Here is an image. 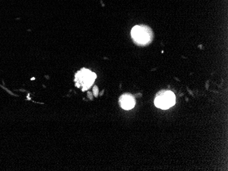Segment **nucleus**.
<instances>
[{
    "label": "nucleus",
    "instance_id": "1",
    "mask_svg": "<svg viewBox=\"0 0 228 171\" xmlns=\"http://www.w3.org/2000/svg\"><path fill=\"white\" fill-rule=\"evenodd\" d=\"M131 36L138 44H146L150 42L152 32L148 27L144 25L135 26L131 30Z\"/></svg>",
    "mask_w": 228,
    "mask_h": 171
},
{
    "label": "nucleus",
    "instance_id": "2",
    "mask_svg": "<svg viewBox=\"0 0 228 171\" xmlns=\"http://www.w3.org/2000/svg\"><path fill=\"white\" fill-rule=\"evenodd\" d=\"M96 78L95 73L88 69L83 68L75 75L76 85L77 87L81 86L84 88L83 90L84 91L93 85Z\"/></svg>",
    "mask_w": 228,
    "mask_h": 171
},
{
    "label": "nucleus",
    "instance_id": "3",
    "mask_svg": "<svg viewBox=\"0 0 228 171\" xmlns=\"http://www.w3.org/2000/svg\"><path fill=\"white\" fill-rule=\"evenodd\" d=\"M175 103H176V97L174 93L169 91H162L158 93L154 100L155 106L163 110H166L173 106Z\"/></svg>",
    "mask_w": 228,
    "mask_h": 171
},
{
    "label": "nucleus",
    "instance_id": "4",
    "mask_svg": "<svg viewBox=\"0 0 228 171\" xmlns=\"http://www.w3.org/2000/svg\"><path fill=\"white\" fill-rule=\"evenodd\" d=\"M119 104L124 110H130L135 105V100L132 95L126 93L119 98Z\"/></svg>",
    "mask_w": 228,
    "mask_h": 171
}]
</instances>
